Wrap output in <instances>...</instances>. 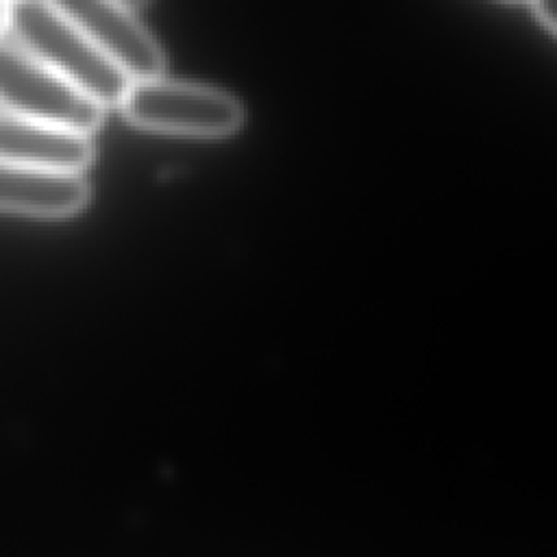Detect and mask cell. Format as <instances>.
<instances>
[{"instance_id":"6da1fadb","label":"cell","mask_w":557,"mask_h":557,"mask_svg":"<svg viewBox=\"0 0 557 557\" xmlns=\"http://www.w3.org/2000/svg\"><path fill=\"white\" fill-rule=\"evenodd\" d=\"M9 28L17 46L102 109L120 107L131 81L54 2L9 4Z\"/></svg>"},{"instance_id":"7a4b0ae2","label":"cell","mask_w":557,"mask_h":557,"mask_svg":"<svg viewBox=\"0 0 557 557\" xmlns=\"http://www.w3.org/2000/svg\"><path fill=\"white\" fill-rule=\"evenodd\" d=\"M120 109L135 126L202 139L233 135L244 124V107L228 91L163 76L131 83Z\"/></svg>"},{"instance_id":"3957f363","label":"cell","mask_w":557,"mask_h":557,"mask_svg":"<svg viewBox=\"0 0 557 557\" xmlns=\"http://www.w3.org/2000/svg\"><path fill=\"white\" fill-rule=\"evenodd\" d=\"M0 107L17 117L37 120L91 135L104 109L33 59L20 46L0 39Z\"/></svg>"},{"instance_id":"277c9868","label":"cell","mask_w":557,"mask_h":557,"mask_svg":"<svg viewBox=\"0 0 557 557\" xmlns=\"http://www.w3.org/2000/svg\"><path fill=\"white\" fill-rule=\"evenodd\" d=\"M54 4L131 83L163 76V50L128 4L113 0H54Z\"/></svg>"},{"instance_id":"5b68a950","label":"cell","mask_w":557,"mask_h":557,"mask_svg":"<svg viewBox=\"0 0 557 557\" xmlns=\"http://www.w3.org/2000/svg\"><path fill=\"white\" fill-rule=\"evenodd\" d=\"M96 157L91 135L0 111V161L83 174Z\"/></svg>"},{"instance_id":"8992f818","label":"cell","mask_w":557,"mask_h":557,"mask_svg":"<svg viewBox=\"0 0 557 557\" xmlns=\"http://www.w3.org/2000/svg\"><path fill=\"white\" fill-rule=\"evenodd\" d=\"M91 198L83 174L46 172L0 161V213L28 218H70Z\"/></svg>"},{"instance_id":"52a82bcc","label":"cell","mask_w":557,"mask_h":557,"mask_svg":"<svg viewBox=\"0 0 557 557\" xmlns=\"http://www.w3.org/2000/svg\"><path fill=\"white\" fill-rule=\"evenodd\" d=\"M537 20L557 35V0H540L531 4Z\"/></svg>"},{"instance_id":"ba28073f","label":"cell","mask_w":557,"mask_h":557,"mask_svg":"<svg viewBox=\"0 0 557 557\" xmlns=\"http://www.w3.org/2000/svg\"><path fill=\"white\" fill-rule=\"evenodd\" d=\"M9 4L11 2H0V33L9 28Z\"/></svg>"}]
</instances>
